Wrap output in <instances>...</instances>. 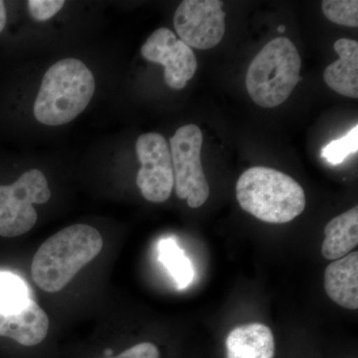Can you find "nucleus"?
<instances>
[{"instance_id":"obj_1","label":"nucleus","mask_w":358,"mask_h":358,"mask_svg":"<svg viewBox=\"0 0 358 358\" xmlns=\"http://www.w3.org/2000/svg\"><path fill=\"white\" fill-rule=\"evenodd\" d=\"M103 238L96 228L75 224L48 238L33 258V281L48 293L64 289L84 266L100 254Z\"/></svg>"},{"instance_id":"obj_2","label":"nucleus","mask_w":358,"mask_h":358,"mask_svg":"<svg viewBox=\"0 0 358 358\" xmlns=\"http://www.w3.org/2000/svg\"><path fill=\"white\" fill-rule=\"evenodd\" d=\"M95 90L93 73L81 60L62 59L45 73L33 108L35 117L46 126L68 124L88 107Z\"/></svg>"},{"instance_id":"obj_3","label":"nucleus","mask_w":358,"mask_h":358,"mask_svg":"<svg viewBox=\"0 0 358 358\" xmlns=\"http://www.w3.org/2000/svg\"><path fill=\"white\" fill-rule=\"evenodd\" d=\"M236 197L243 210L263 222H291L306 208L303 187L288 174L268 169L251 167L241 174Z\"/></svg>"},{"instance_id":"obj_4","label":"nucleus","mask_w":358,"mask_h":358,"mask_svg":"<svg viewBox=\"0 0 358 358\" xmlns=\"http://www.w3.org/2000/svg\"><path fill=\"white\" fill-rule=\"evenodd\" d=\"M298 49L287 37L268 42L249 66L246 87L252 100L262 108H275L288 100L301 81Z\"/></svg>"},{"instance_id":"obj_5","label":"nucleus","mask_w":358,"mask_h":358,"mask_svg":"<svg viewBox=\"0 0 358 358\" xmlns=\"http://www.w3.org/2000/svg\"><path fill=\"white\" fill-rule=\"evenodd\" d=\"M51 197L46 176L38 169L26 171L11 185L0 186V236L16 237L34 227L37 213L33 204Z\"/></svg>"},{"instance_id":"obj_6","label":"nucleus","mask_w":358,"mask_h":358,"mask_svg":"<svg viewBox=\"0 0 358 358\" xmlns=\"http://www.w3.org/2000/svg\"><path fill=\"white\" fill-rule=\"evenodd\" d=\"M203 136L196 124L179 128L171 138L174 186L178 199L187 200L188 206L199 208L210 195L208 181L201 162Z\"/></svg>"},{"instance_id":"obj_7","label":"nucleus","mask_w":358,"mask_h":358,"mask_svg":"<svg viewBox=\"0 0 358 358\" xmlns=\"http://www.w3.org/2000/svg\"><path fill=\"white\" fill-rule=\"evenodd\" d=\"M136 155L141 167L136 185L148 201L162 203L171 197L174 186L171 150L164 136L148 133L138 136Z\"/></svg>"},{"instance_id":"obj_8","label":"nucleus","mask_w":358,"mask_h":358,"mask_svg":"<svg viewBox=\"0 0 358 358\" xmlns=\"http://www.w3.org/2000/svg\"><path fill=\"white\" fill-rule=\"evenodd\" d=\"M220 0H185L174 14L173 25L181 41L200 50L217 46L225 34V17Z\"/></svg>"},{"instance_id":"obj_9","label":"nucleus","mask_w":358,"mask_h":358,"mask_svg":"<svg viewBox=\"0 0 358 358\" xmlns=\"http://www.w3.org/2000/svg\"><path fill=\"white\" fill-rule=\"evenodd\" d=\"M141 55L150 62L164 67V81L174 90L185 88L197 69V61L192 49L176 38L169 28L155 30L141 47Z\"/></svg>"},{"instance_id":"obj_10","label":"nucleus","mask_w":358,"mask_h":358,"mask_svg":"<svg viewBox=\"0 0 358 358\" xmlns=\"http://www.w3.org/2000/svg\"><path fill=\"white\" fill-rule=\"evenodd\" d=\"M48 331V315L30 298L15 310H0V336L23 346H35L46 338Z\"/></svg>"},{"instance_id":"obj_11","label":"nucleus","mask_w":358,"mask_h":358,"mask_svg":"<svg viewBox=\"0 0 358 358\" xmlns=\"http://www.w3.org/2000/svg\"><path fill=\"white\" fill-rule=\"evenodd\" d=\"M324 285L327 296L334 303L348 310H357V252H352L329 264L324 272Z\"/></svg>"},{"instance_id":"obj_12","label":"nucleus","mask_w":358,"mask_h":358,"mask_svg":"<svg viewBox=\"0 0 358 358\" xmlns=\"http://www.w3.org/2000/svg\"><path fill=\"white\" fill-rule=\"evenodd\" d=\"M338 60L327 66L324 80L329 88L348 98H358V43L341 38L334 43Z\"/></svg>"},{"instance_id":"obj_13","label":"nucleus","mask_w":358,"mask_h":358,"mask_svg":"<svg viewBox=\"0 0 358 358\" xmlns=\"http://www.w3.org/2000/svg\"><path fill=\"white\" fill-rule=\"evenodd\" d=\"M226 353L227 358H274V334L259 322L235 327L226 338Z\"/></svg>"},{"instance_id":"obj_14","label":"nucleus","mask_w":358,"mask_h":358,"mask_svg":"<svg viewBox=\"0 0 358 358\" xmlns=\"http://www.w3.org/2000/svg\"><path fill=\"white\" fill-rule=\"evenodd\" d=\"M322 256L329 260H338L350 254L358 244V207L331 219L324 227Z\"/></svg>"},{"instance_id":"obj_15","label":"nucleus","mask_w":358,"mask_h":358,"mask_svg":"<svg viewBox=\"0 0 358 358\" xmlns=\"http://www.w3.org/2000/svg\"><path fill=\"white\" fill-rule=\"evenodd\" d=\"M159 260L173 275L178 289H185L194 278L192 262L185 255V252L171 238L160 241L159 245Z\"/></svg>"},{"instance_id":"obj_16","label":"nucleus","mask_w":358,"mask_h":358,"mask_svg":"<svg viewBox=\"0 0 358 358\" xmlns=\"http://www.w3.org/2000/svg\"><path fill=\"white\" fill-rule=\"evenodd\" d=\"M28 299V288L21 278L8 272L0 273V310H15Z\"/></svg>"},{"instance_id":"obj_17","label":"nucleus","mask_w":358,"mask_h":358,"mask_svg":"<svg viewBox=\"0 0 358 358\" xmlns=\"http://www.w3.org/2000/svg\"><path fill=\"white\" fill-rule=\"evenodd\" d=\"M322 13L327 20L336 24L357 27V0H324L322 2Z\"/></svg>"},{"instance_id":"obj_18","label":"nucleus","mask_w":358,"mask_h":358,"mask_svg":"<svg viewBox=\"0 0 358 358\" xmlns=\"http://www.w3.org/2000/svg\"><path fill=\"white\" fill-rule=\"evenodd\" d=\"M358 150V126L355 127L345 136L331 141L326 148H322V157L329 164H341L350 155L357 154Z\"/></svg>"},{"instance_id":"obj_19","label":"nucleus","mask_w":358,"mask_h":358,"mask_svg":"<svg viewBox=\"0 0 358 358\" xmlns=\"http://www.w3.org/2000/svg\"><path fill=\"white\" fill-rule=\"evenodd\" d=\"M63 0H29L27 1L30 15L37 21H46L53 17L64 6Z\"/></svg>"},{"instance_id":"obj_20","label":"nucleus","mask_w":358,"mask_h":358,"mask_svg":"<svg viewBox=\"0 0 358 358\" xmlns=\"http://www.w3.org/2000/svg\"><path fill=\"white\" fill-rule=\"evenodd\" d=\"M159 348L152 343H141L131 346L117 355H109L103 358H159Z\"/></svg>"},{"instance_id":"obj_21","label":"nucleus","mask_w":358,"mask_h":358,"mask_svg":"<svg viewBox=\"0 0 358 358\" xmlns=\"http://www.w3.org/2000/svg\"><path fill=\"white\" fill-rule=\"evenodd\" d=\"M6 24V9L4 2L0 0V33L3 31Z\"/></svg>"},{"instance_id":"obj_22","label":"nucleus","mask_w":358,"mask_h":358,"mask_svg":"<svg viewBox=\"0 0 358 358\" xmlns=\"http://www.w3.org/2000/svg\"><path fill=\"white\" fill-rule=\"evenodd\" d=\"M285 28L286 27H285L284 25L279 26V27H278V31H279L280 33H282L285 31V30H286L285 29Z\"/></svg>"}]
</instances>
